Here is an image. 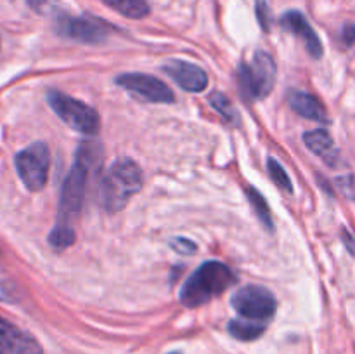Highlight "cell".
Wrapping results in <instances>:
<instances>
[{"mask_svg": "<svg viewBox=\"0 0 355 354\" xmlns=\"http://www.w3.org/2000/svg\"><path fill=\"white\" fill-rule=\"evenodd\" d=\"M269 172H270V177H272V180L276 183V186H279L281 189L286 191V193H293V184H291L286 170L283 169V165H281L277 160L269 158Z\"/></svg>", "mask_w": 355, "mask_h": 354, "instance_id": "ffe728a7", "label": "cell"}, {"mask_svg": "<svg viewBox=\"0 0 355 354\" xmlns=\"http://www.w3.org/2000/svg\"><path fill=\"white\" fill-rule=\"evenodd\" d=\"M0 301L9 302V304H12V302L17 301V295L16 292H14V287L7 283L3 278H0Z\"/></svg>", "mask_w": 355, "mask_h": 354, "instance_id": "cb8c5ba5", "label": "cell"}, {"mask_svg": "<svg viewBox=\"0 0 355 354\" xmlns=\"http://www.w3.org/2000/svg\"><path fill=\"white\" fill-rule=\"evenodd\" d=\"M288 103L293 108L295 113H298L300 117L328 124L329 118L328 113H326L324 104H322L318 97L312 96V94L304 92V90H291L290 96H288Z\"/></svg>", "mask_w": 355, "mask_h": 354, "instance_id": "4fadbf2b", "label": "cell"}, {"mask_svg": "<svg viewBox=\"0 0 355 354\" xmlns=\"http://www.w3.org/2000/svg\"><path fill=\"white\" fill-rule=\"evenodd\" d=\"M239 87L250 99H262L272 90L276 82V62L267 52L259 51L248 65L238 69Z\"/></svg>", "mask_w": 355, "mask_h": 354, "instance_id": "5b68a950", "label": "cell"}, {"mask_svg": "<svg viewBox=\"0 0 355 354\" xmlns=\"http://www.w3.org/2000/svg\"><path fill=\"white\" fill-rule=\"evenodd\" d=\"M142 187V170L134 160L120 158L110 167L99 187L101 207L110 214L120 212Z\"/></svg>", "mask_w": 355, "mask_h": 354, "instance_id": "7a4b0ae2", "label": "cell"}, {"mask_svg": "<svg viewBox=\"0 0 355 354\" xmlns=\"http://www.w3.org/2000/svg\"><path fill=\"white\" fill-rule=\"evenodd\" d=\"M28 3L40 14H52L58 9V0H28Z\"/></svg>", "mask_w": 355, "mask_h": 354, "instance_id": "7402d4cb", "label": "cell"}, {"mask_svg": "<svg viewBox=\"0 0 355 354\" xmlns=\"http://www.w3.org/2000/svg\"><path fill=\"white\" fill-rule=\"evenodd\" d=\"M47 101L54 113L64 121L73 130L85 135H96L101 128L99 113L89 104L69 97L59 90H51L47 94Z\"/></svg>", "mask_w": 355, "mask_h": 354, "instance_id": "277c9868", "label": "cell"}, {"mask_svg": "<svg viewBox=\"0 0 355 354\" xmlns=\"http://www.w3.org/2000/svg\"><path fill=\"white\" fill-rule=\"evenodd\" d=\"M163 71L175 80L179 87L187 92H203L208 85V75L193 62L182 59H170L163 65Z\"/></svg>", "mask_w": 355, "mask_h": 354, "instance_id": "30bf717a", "label": "cell"}, {"mask_svg": "<svg viewBox=\"0 0 355 354\" xmlns=\"http://www.w3.org/2000/svg\"><path fill=\"white\" fill-rule=\"evenodd\" d=\"M343 40L347 45H352L355 42V24H347L343 28Z\"/></svg>", "mask_w": 355, "mask_h": 354, "instance_id": "d4e9b609", "label": "cell"}, {"mask_svg": "<svg viewBox=\"0 0 355 354\" xmlns=\"http://www.w3.org/2000/svg\"><path fill=\"white\" fill-rule=\"evenodd\" d=\"M49 243L55 250L68 248V246H71L75 243V229L69 228V226L55 224V228L49 235Z\"/></svg>", "mask_w": 355, "mask_h": 354, "instance_id": "ac0fdd59", "label": "cell"}, {"mask_svg": "<svg viewBox=\"0 0 355 354\" xmlns=\"http://www.w3.org/2000/svg\"><path fill=\"white\" fill-rule=\"evenodd\" d=\"M304 142L312 153H315L319 156H328L333 151V139L324 128L305 132Z\"/></svg>", "mask_w": 355, "mask_h": 354, "instance_id": "2e32d148", "label": "cell"}, {"mask_svg": "<svg viewBox=\"0 0 355 354\" xmlns=\"http://www.w3.org/2000/svg\"><path fill=\"white\" fill-rule=\"evenodd\" d=\"M257 16H259L260 26H262L266 31H269V28H270V10H269V7H267L266 0H259V2H257Z\"/></svg>", "mask_w": 355, "mask_h": 354, "instance_id": "603a6c76", "label": "cell"}, {"mask_svg": "<svg viewBox=\"0 0 355 354\" xmlns=\"http://www.w3.org/2000/svg\"><path fill=\"white\" fill-rule=\"evenodd\" d=\"M0 354H42V346L33 335L0 318Z\"/></svg>", "mask_w": 355, "mask_h": 354, "instance_id": "8fae6325", "label": "cell"}, {"mask_svg": "<svg viewBox=\"0 0 355 354\" xmlns=\"http://www.w3.org/2000/svg\"><path fill=\"white\" fill-rule=\"evenodd\" d=\"M170 245H172V248L175 250L177 253H182V255H191V253L196 252V245H194V242H191V239L187 238H173L172 242H170Z\"/></svg>", "mask_w": 355, "mask_h": 354, "instance_id": "44dd1931", "label": "cell"}, {"mask_svg": "<svg viewBox=\"0 0 355 354\" xmlns=\"http://www.w3.org/2000/svg\"><path fill=\"white\" fill-rule=\"evenodd\" d=\"M281 26L286 31H291L293 35H297L298 38H302L305 49L311 54V58L319 59L322 56V44L319 40L318 33L312 30V26L309 24V21L305 19V16L298 10H290V12L284 14L281 17Z\"/></svg>", "mask_w": 355, "mask_h": 354, "instance_id": "7c38bea8", "label": "cell"}, {"mask_svg": "<svg viewBox=\"0 0 355 354\" xmlns=\"http://www.w3.org/2000/svg\"><path fill=\"white\" fill-rule=\"evenodd\" d=\"M116 83L134 97L148 103H173L175 99L172 89L166 83L146 73H125L118 76Z\"/></svg>", "mask_w": 355, "mask_h": 354, "instance_id": "ba28073f", "label": "cell"}, {"mask_svg": "<svg viewBox=\"0 0 355 354\" xmlns=\"http://www.w3.org/2000/svg\"><path fill=\"white\" fill-rule=\"evenodd\" d=\"M236 281V276L225 264L210 260L198 267L193 276L184 283L180 290V302L186 307H198L217 295L224 294Z\"/></svg>", "mask_w": 355, "mask_h": 354, "instance_id": "3957f363", "label": "cell"}, {"mask_svg": "<svg viewBox=\"0 0 355 354\" xmlns=\"http://www.w3.org/2000/svg\"><path fill=\"white\" fill-rule=\"evenodd\" d=\"M103 2L130 19H142L149 14V6L146 0H103Z\"/></svg>", "mask_w": 355, "mask_h": 354, "instance_id": "9a60e30c", "label": "cell"}, {"mask_svg": "<svg viewBox=\"0 0 355 354\" xmlns=\"http://www.w3.org/2000/svg\"><path fill=\"white\" fill-rule=\"evenodd\" d=\"M210 103L211 106L215 108V110L218 111V113L222 115V117L225 118V120L229 121H238L239 117H238V111L234 110V106H232L231 99H229L225 94L222 92H214L210 96Z\"/></svg>", "mask_w": 355, "mask_h": 354, "instance_id": "d6986e66", "label": "cell"}, {"mask_svg": "<svg viewBox=\"0 0 355 354\" xmlns=\"http://www.w3.org/2000/svg\"><path fill=\"white\" fill-rule=\"evenodd\" d=\"M55 28L62 37L83 42V44H99L107 37L106 24L99 19H90V17L59 16Z\"/></svg>", "mask_w": 355, "mask_h": 354, "instance_id": "9c48e42d", "label": "cell"}, {"mask_svg": "<svg viewBox=\"0 0 355 354\" xmlns=\"http://www.w3.org/2000/svg\"><path fill=\"white\" fill-rule=\"evenodd\" d=\"M232 307L239 316L253 321H269L276 312V297L272 292L259 285L243 287L232 295Z\"/></svg>", "mask_w": 355, "mask_h": 354, "instance_id": "52a82bcc", "label": "cell"}, {"mask_svg": "<svg viewBox=\"0 0 355 354\" xmlns=\"http://www.w3.org/2000/svg\"><path fill=\"white\" fill-rule=\"evenodd\" d=\"M263 332H266V325H263L262 321H253V319L241 318L232 319V321L229 323V333H231L234 339L245 340V342L259 339Z\"/></svg>", "mask_w": 355, "mask_h": 354, "instance_id": "5bb4252c", "label": "cell"}, {"mask_svg": "<svg viewBox=\"0 0 355 354\" xmlns=\"http://www.w3.org/2000/svg\"><path fill=\"white\" fill-rule=\"evenodd\" d=\"M246 196H248L250 203L253 205L255 212L259 214L260 221H262L263 224H266V228L270 231V229H272V215H270L269 205H267L266 198H263L255 187H246Z\"/></svg>", "mask_w": 355, "mask_h": 354, "instance_id": "e0dca14e", "label": "cell"}, {"mask_svg": "<svg viewBox=\"0 0 355 354\" xmlns=\"http://www.w3.org/2000/svg\"><path fill=\"white\" fill-rule=\"evenodd\" d=\"M51 169V153L44 142H35L16 155L19 179L30 191H42L47 184Z\"/></svg>", "mask_w": 355, "mask_h": 354, "instance_id": "8992f818", "label": "cell"}, {"mask_svg": "<svg viewBox=\"0 0 355 354\" xmlns=\"http://www.w3.org/2000/svg\"><path fill=\"white\" fill-rule=\"evenodd\" d=\"M342 238H343V242H345V246L349 248V252L355 257V238H354V236L350 235V233L345 229V231H343V235H342Z\"/></svg>", "mask_w": 355, "mask_h": 354, "instance_id": "484cf974", "label": "cell"}, {"mask_svg": "<svg viewBox=\"0 0 355 354\" xmlns=\"http://www.w3.org/2000/svg\"><path fill=\"white\" fill-rule=\"evenodd\" d=\"M101 162H103V146L99 142L90 141L80 144L75 163H73L64 183H62L61 198H59L58 224L73 228V222H75L80 210H82L83 196H85L90 174L99 169Z\"/></svg>", "mask_w": 355, "mask_h": 354, "instance_id": "6da1fadb", "label": "cell"}]
</instances>
